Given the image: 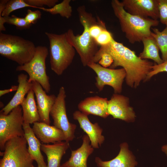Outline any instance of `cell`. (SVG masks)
I'll return each mask as SVG.
<instances>
[{"label": "cell", "instance_id": "obj_1", "mask_svg": "<svg viewBox=\"0 0 167 167\" xmlns=\"http://www.w3.org/2000/svg\"><path fill=\"white\" fill-rule=\"evenodd\" d=\"M104 53L110 54L113 59L109 68L115 69L120 66L124 69L126 83L131 87L136 88L142 80H145L153 66L152 62L140 58L134 51L122 43L117 42L113 38L109 44L100 47L92 62H98L101 55Z\"/></svg>", "mask_w": 167, "mask_h": 167}, {"label": "cell", "instance_id": "obj_2", "mask_svg": "<svg viewBox=\"0 0 167 167\" xmlns=\"http://www.w3.org/2000/svg\"><path fill=\"white\" fill-rule=\"evenodd\" d=\"M78 16L84 30L81 35H75L73 30L69 29L66 32L68 39L79 54L81 61L84 66L92 63L97 53L99 46L95 40L91 36L89 28L92 24L96 23L97 19L92 15L86 11L84 5L77 8Z\"/></svg>", "mask_w": 167, "mask_h": 167}, {"label": "cell", "instance_id": "obj_3", "mask_svg": "<svg viewBox=\"0 0 167 167\" xmlns=\"http://www.w3.org/2000/svg\"><path fill=\"white\" fill-rule=\"evenodd\" d=\"M111 4L114 14L119 20L122 31L131 44L142 41L144 38L151 36L152 27L159 24L158 20L128 13L118 0H112Z\"/></svg>", "mask_w": 167, "mask_h": 167}, {"label": "cell", "instance_id": "obj_4", "mask_svg": "<svg viewBox=\"0 0 167 167\" xmlns=\"http://www.w3.org/2000/svg\"><path fill=\"white\" fill-rule=\"evenodd\" d=\"M49 42L50 68L58 75H62L74 58L75 50L66 32L60 34L45 32Z\"/></svg>", "mask_w": 167, "mask_h": 167}, {"label": "cell", "instance_id": "obj_5", "mask_svg": "<svg viewBox=\"0 0 167 167\" xmlns=\"http://www.w3.org/2000/svg\"><path fill=\"white\" fill-rule=\"evenodd\" d=\"M36 47L30 41L18 36L0 32V55L19 65H23L32 59Z\"/></svg>", "mask_w": 167, "mask_h": 167}, {"label": "cell", "instance_id": "obj_6", "mask_svg": "<svg viewBox=\"0 0 167 167\" xmlns=\"http://www.w3.org/2000/svg\"><path fill=\"white\" fill-rule=\"evenodd\" d=\"M27 143L24 137H15L8 140L4 152L0 153L2 157L0 167H34Z\"/></svg>", "mask_w": 167, "mask_h": 167}, {"label": "cell", "instance_id": "obj_7", "mask_svg": "<svg viewBox=\"0 0 167 167\" xmlns=\"http://www.w3.org/2000/svg\"><path fill=\"white\" fill-rule=\"evenodd\" d=\"M48 53L46 46H36L35 53L32 59L23 65L18 66L16 68L17 71H24L27 72L29 75V82L37 81L47 93L51 89L49 78L46 74L45 65Z\"/></svg>", "mask_w": 167, "mask_h": 167}, {"label": "cell", "instance_id": "obj_8", "mask_svg": "<svg viewBox=\"0 0 167 167\" xmlns=\"http://www.w3.org/2000/svg\"><path fill=\"white\" fill-rule=\"evenodd\" d=\"M23 111L20 105L7 115L0 113V149L4 150L6 143L15 137H24Z\"/></svg>", "mask_w": 167, "mask_h": 167}, {"label": "cell", "instance_id": "obj_9", "mask_svg": "<svg viewBox=\"0 0 167 167\" xmlns=\"http://www.w3.org/2000/svg\"><path fill=\"white\" fill-rule=\"evenodd\" d=\"M66 91L64 87L59 88L55 102L50 113L53 120L54 126L61 130L65 136V140L69 142L75 137L74 134L76 125L70 123L66 113Z\"/></svg>", "mask_w": 167, "mask_h": 167}, {"label": "cell", "instance_id": "obj_10", "mask_svg": "<svg viewBox=\"0 0 167 167\" xmlns=\"http://www.w3.org/2000/svg\"><path fill=\"white\" fill-rule=\"evenodd\" d=\"M96 73V86L99 92L101 91L105 85L111 86L115 93H120L126 74L123 68L115 69L105 68L98 63L92 62L87 66Z\"/></svg>", "mask_w": 167, "mask_h": 167}, {"label": "cell", "instance_id": "obj_11", "mask_svg": "<svg viewBox=\"0 0 167 167\" xmlns=\"http://www.w3.org/2000/svg\"><path fill=\"white\" fill-rule=\"evenodd\" d=\"M121 2L131 14L155 20L159 18L158 0H123Z\"/></svg>", "mask_w": 167, "mask_h": 167}, {"label": "cell", "instance_id": "obj_12", "mask_svg": "<svg viewBox=\"0 0 167 167\" xmlns=\"http://www.w3.org/2000/svg\"><path fill=\"white\" fill-rule=\"evenodd\" d=\"M108 110L114 119L131 122L135 118V113L129 105L128 98L117 93L113 94L108 101Z\"/></svg>", "mask_w": 167, "mask_h": 167}, {"label": "cell", "instance_id": "obj_13", "mask_svg": "<svg viewBox=\"0 0 167 167\" xmlns=\"http://www.w3.org/2000/svg\"><path fill=\"white\" fill-rule=\"evenodd\" d=\"M32 84V89L36 97L40 122L50 125V113L56 96L54 94L47 95L41 85L37 81H33Z\"/></svg>", "mask_w": 167, "mask_h": 167}, {"label": "cell", "instance_id": "obj_14", "mask_svg": "<svg viewBox=\"0 0 167 167\" xmlns=\"http://www.w3.org/2000/svg\"><path fill=\"white\" fill-rule=\"evenodd\" d=\"M73 116L74 119L78 121L80 127L89 137L92 147L94 148H99V146L104 143L105 138L102 135L103 129L98 123H92L88 115L79 110L75 111Z\"/></svg>", "mask_w": 167, "mask_h": 167}, {"label": "cell", "instance_id": "obj_15", "mask_svg": "<svg viewBox=\"0 0 167 167\" xmlns=\"http://www.w3.org/2000/svg\"><path fill=\"white\" fill-rule=\"evenodd\" d=\"M120 150L118 154L113 159L103 161L98 157L95 158V162L98 167H135L137 162L135 157L129 150L126 143L120 145Z\"/></svg>", "mask_w": 167, "mask_h": 167}, {"label": "cell", "instance_id": "obj_16", "mask_svg": "<svg viewBox=\"0 0 167 167\" xmlns=\"http://www.w3.org/2000/svg\"><path fill=\"white\" fill-rule=\"evenodd\" d=\"M108 101L106 98L97 96H90L81 101L78 107L79 111L87 115L92 114L106 118L109 115L108 110Z\"/></svg>", "mask_w": 167, "mask_h": 167}, {"label": "cell", "instance_id": "obj_17", "mask_svg": "<svg viewBox=\"0 0 167 167\" xmlns=\"http://www.w3.org/2000/svg\"><path fill=\"white\" fill-rule=\"evenodd\" d=\"M32 129L37 138L43 143H54L65 140L63 132L54 126L37 122L33 123Z\"/></svg>", "mask_w": 167, "mask_h": 167}, {"label": "cell", "instance_id": "obj_18", "mask_svg": "<svg viewBox=\"0 0 167 167\" xmlns=\"http://www.w3.org/2000/svg\"><path fill=\"white\" fill-rule=\"evenodd\" d=\"M82 139L81 146L76 150L71 151L70 158L61 165V167H87V159L94 148L90 144V140L87 135H84Z\"/></svg>", "mask_w": 167, "mask_h": 167}, {"label": "cell", "instance_id": "obj_19", "mask_svg": "<svg viewBox=\"0 0 167 167\" xmlns=\"http://www.w3.org/2000/svg\"><path fill=\"white\" fill-rule=\"evenodd\" d=\"M23 128L24 137L28 145V151L30 156L36 162L37 167H47L41 152V141L35 135L29 124L24 122Z\"/></svg>", "mask_w": 167, "mask_h": 167}, {"label": "cell", "instance_id": "obj_20", "mask_svg": "<svg viewBox=\"0 0 167 167\" xmlns=\"http://www.w3.org/2000/svg\"><path fill=\"white\" fill-rule=\"evenodd\" d=\"M18 88L16 92L7 105L0 110V113L8 115L14 108L20 105L25 96L32 89V84L28 81L27 75L21 73L18 76Z\"/></svg>", "mask_w": 167, "mask_h": 167}, {"label": "cell", "instance_id": "obj_21", "mask_svg": "<svg viewBox=\"0 0 167 167\" xmlns=\"http://www.w3.org/2000/svg\"><path fill=\"white\" fill-rule=\"evenodd\" d=\"M69 142H61L53 144L41 143V150L47 157V167H61L60 164L62 156L69 147Z\"/></svg>", "mask_w": 167, "mask_h": 167}, {"label": "cell", "instance_id": "obj_22", "mask_svg": "<svg viewBox=\"0 0 167 167\" xmlns=\"http://www.w3.org/2000/svg\"><path fill=\"white\" fill-rule=\"evenodd\" d=\"M34 92L31 89L20 105L24 122L29 124L40 122V118L34 99Z\"/></svg>", "mask_w": 167, "mask_h": 167}, {"label": "cell", "instance_id": "obj_23", "mask_svg": "<svg viewBox=\"0 0 167 167\" xmlns=\"http://www.w3.org/2000/svg\"><path fill=\"white\" fill-rule=\"evenodd\" d=\"M143 48L139 56L141 59H150L157 64H160L164 61L161 58L159 54L160 49L154 38L151 36L144 38L142 40Z\"/></svg>", "mask_w": 167, "mask_h": 167}, {"label": "cell", "instance_id": "obj_24", "mask_svg": "<svg viewBox=\"0 0 167 167\" xmlns=\"http://www.w3.org/2000/svg\"><path fill=\"white\" fill-rule=\"evenodd\" d=\"M71 1L63 0L52 8H46L43 7L39 9L52 15L59 14L61 17L68 19L71 16L72 12V7L70 4Z\"/></svg>", "mask_w": 167, "mask_h": 167}, {"label": "cell", "instance_id": "obj_25", "mask_svg": "<svg viewBox=\"0 0 167 167\" xmlns=\"http://www.w3.org/2000/svg\"><path fill=\"white\" fill-rule=\"evenodd\" d=\"M151 35L155 39L161 50L162 59L167 61V26L162 31L157 28H152Z\"/></svg>", "mask_w": 167, "mask_h": 167}, {"label": "cell", "instance_id": "obj_26", "mask_svg": "<svg viewBox=\"0 0 167 167\" xmlns=\"http://www.w3.org/2000/svg\"><path fill=\"white\" fill-rule=\"evenodd\" d=\"M28 7H32L27 4L24 0H8L1 16L3 17L9 16L10 14L15 11Z\"/></svg>", "mask_w": 167, "mask_h": 167}, {"label": "cell", "instance_id": "obj_27", "mask_svg": "<svg viewBox=\"0 0 167 167\" xmlns=\"http://www.w3.org/2000/svg\"><path fill=\"white\" fill-rule=\"evenodd\" d=\"M3 17L5 23L14 25L19 29H29L32 25L24 18L18 17L14 15Z\"/></svg>", "mask_w": 167, "mask_h": 167}, {"label": "cell", "instance_id": "obj_28", "mask_svg": "<svg viewBox=\"0 0 167 167\" xmlns=\"http://www.w3.org/2000/svg\"><path fill=\"white\" fill-rule=\"evenodd\" d=\"M25 2L32 7L39 9L44 6L49 8L53 7L58 2V0H24Z\"/></svg>", "mask_w": 167, "mask_h": 167}, {"label": "cell", "instance_id": "obj_29", "mask_svg": "<svg viewBox=\"0 0 167 167\" xmlns=\"http://www.w3.org/2000/svg\"><path fill=\"white\" fill-rule=\"evenodd\" d=\"M105 29V23L98 18L97 22L91 26L89 30L91 36L95 40L101 32Z\"/></svg>", "mask_w": 167, "mask_h": 167}, {"label": "cell", "instance_id": "obj_30", "mask_svg": "<svg viewBox=\"0 0 167 167\" xmlns=\"http://www.w3.org/2000/svg\"><path fill=\"white\" fill-rule=\"evenodd\" d=\"M113 38L112 34L106 29L103 30L95 40L101 46L109 44Z\"/></svg>", "mask_w": 167, "mask_h": 167}, {"label": "cell", "instance_id": "obj_31", "mask_svg": "<svg viewBox=\"0 0 167 167\" xmlns=\"http://www.w3.org/2000/svg\"><path fill=\"white\" fill-rule=\"evenodd\" d=\"M159 18L161 23L167 26V0H158Z\"/></svg>", "mask_w": 167, "mask_h": 167}, {"label": "cell", "instance_id": "obj_32", "mask_svg": "<svg viewBox=\"0 0 167 167\" xmlns=\"http://www.w3.org/2000/svg\"><path fill=\"white\" fill-rule=\"evenodd\" d=\"M162 72H167V61H164L160 64L153 65L151 71L148 74L146 80L150 79L152 76Z\"/></svg>", "mask_w": 167, "mask_h": 167}, {"label": "cell", "instance_id": "obj_33", "mask_svg": "<svg viewBox=\"0 0 167 167\" xmlns=\"http://www.w3.org/2000/svg\"><path fill=\"white\" fill-rule=\"evenodd\" d=\"M41 13L40 11L38 10L33 11L28 9L24 18L28 23L32 24L36 23L41 18Z\"/></svg>", "mask_w": 167, "mask_h": 167}, {"label": "cell", "instance_id": "obj_34", "mask_svg": "<svg viewBox=\"0 0 167 167\" xmlns=\"http://www.w3.org/2000/svg\"><path fill=\"white\" fill-rule=\"evenodd\" d=\"M113 62V59L110 55L104 53L101 55L98 63L103 67L107 68L110 67Z\"/></svg>", "mask_w": 167, "mask_h": 167}, {"label": "cell", "instance_id": "obj_35", "mask_svg": "<svg viewBox=\"0 0 167 167\" xmlns=\"http://www.w3.org/2000/svg\"><path fill=\"white\" fill-rule=\"evenodd\" d=\"M18 86L12 85L10 88L0 90V96L8 93L13 91H16L18 89Z\"/></svg>", "mask_w": 167, "mask_h": 167}, {"label": "cell", "instance_id": "obj_36", "mask_svg": "<svg viewBox=\"0 0 167 167\" xmlns=\"http://www.w3.org/2000/svg\"><path fill=\"white\" fill-rule=\"evenodd\" d=\"M8 0H1L0 1V16L6 8V4Z\"/></svg>", "mask_w": 167, "mask_h": 167}, {"label": "cell", "instance_id": "obj_37", "mask_svg": "<svg viewBox=\"0 0 167 167\" xmlns=\"http://www.w3.org/2000/svg\"><path fill=\"white\" fill-rule=\"evenodd\" d=\"M162 151L164 152L167 156V145L163 146L161 148Z\"/></svg>", "mask_w": 167, "mask_h": 167}, {"label": "cell", "instance_id": "obj_38", "mask_svg": "<svg viewBox=\"0 0 167 167\" xmlns=\"http://www.w3.org/2000/svg\"></svg>", "mask_w": 167, "mask_h": 167}]
</instances>
